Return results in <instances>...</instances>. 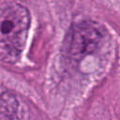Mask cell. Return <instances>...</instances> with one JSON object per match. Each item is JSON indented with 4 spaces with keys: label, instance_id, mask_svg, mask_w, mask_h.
<instances>
[{
    "label": "cell",
    "instance_id": "3957f363",
    "mask_svg": "<svg viewBox=\"0 0 120 120\" xmlns=\"http://www.w3.org/2000/svg\"><path fill=\"white\" fill-rule=\"evenodd\" d=\"M0 120H22L20 101L13 93H0Z\"/></svg>",
    "mask_w": 120,
    "mask_h": 120
},
{
    "label": "cell",
    "instance_id": "6da1fadb",
    "mask_svg": "<svg viewBox=\"0 0 120 120\" xmlns=\"http://www.w3.org/2000/svg\"><path fill=\"white\" fill-rule=\"evenodd\" d=\"M30 14L18 2L0 6V61L15 64L21 58L30 28Z\"/></svg>",
    "mask_w": 120,
    "mask_h": 120
},
{
    "label": "cell",
    "instance_id": "7a4b0ae2",
    "mask_svg": "<svg viewBox=\"0 0 120 120\" xmlns=\"http://www.w3.org/2000/svg\"><path fill=\"white\" fill-rule=\"evenodd\" d=\"M105 39L104 29L97 22L83 21L70 30L67 41V52L73 61H81L94 53Z\"/></svg>",
    "mask_w": 120,
    "mask_h": 120
}]
</instances>
